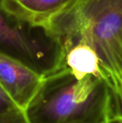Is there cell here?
I'll return each mask as SVG.
<instances>
[{
  "label": "cell",
  "instance_id": "3",
  "mask_svg": "<svg viewBox=\"0 0 122 123\" xmlns=\"http://www.w3.org/2000/svg\"><path fill=\"white\" fill-rule=\"evenodd\" d=\"M0 53L44 77L65 67L64 49L59 38L13 19L1 8Z\"/></svg>",
  "mask_w": 122,
  "mask_h": 123
},
{
  "label": "cell",
  "instance_id": "2",
  "mask_svg": "<svg viewBox=\"0 0 122 123\" xmlns=\"http://www.w3.org/2000/svg\"><path fill=\"white\" fill-rule=\"evenodd\" d=\"M49 33L68 42L77 37L93 46L104 79L122 114V0H85L51 25Z\"/></svg>",
  "mask_w": 122,
  "mask_h": 123
},
{
  "label": "cell",
  "instance_id": "1",
  "mask_svg": "<svg viewBox=\"0 0 122 123\" xmlns=\"http://www.w3.org/2000/svg\"><path fill=\"white\" fill-rule=\"evenodd\" d=\"M25 112L30 123H105L119 118L116 97L104 79H77L66 67L44 77Z\"/></svg>",
  "mask_w": 122,
  "mask_h": 123
},
{
  "label": "cell",
  "instance_id": "7",
  "mask_svg": "<svg viewBox=\"0 0 122 123\" xmlns=\"http://www.w3.org/2000/svg\"><path fill=\"white\" fill-rule=\"evenodd\" d=\"M0 123H30L26 112L0 86Z\"/></svg>",
  "mask_w": 122,
  "mask_h": 123
},
{
  "label": "cell",
  "instance_id": "6",
  "mask_svg": "<svg viewBox=\"0 0 122 123\" xmlns=\"http://www.w3.org/2000/svg\"><path fill=\"white\" fill-rule=\"evenodd\" d=\"M63 46L65 53V67L77 79L88 75L104 79L99 56L90 43L77 37L64 43Z\"/></svg>",
  "mask_w": 122,
  "mask_h": 123
},
{
  "label": "cell",
  "instance_id": "10",
  "mask_svg": "<svg viewBox=\"0 0 122 123\" xmlns=\"http://www.w3.org/2000/svg\"><path fill=\"white\" fill-rule=\"evenodd\" d=\"M121 119H122V114H121Z\"/></svg>",
  "mask_w": 122,
  "mask_h": 123
},
{
  "label": "cell",
  "instance_id": "5",
  "mask_svg": "<svg viewBox=\"0 0 122 123\" xmlns=\"http://www.w3.org/2000/svg\"><path fill=\"white\" fill-rule=\"evenodd\" d=\"M44 79L23 63L0 53V86L24 111Z\"/></svg>",
  "mask_w": 122,
  "mask_h": 123
},
{
  "label": "cell",
  "instance_id": "8",
  "mask_svg": "<svg viewBox=\"0 0 122 123\" xmlns=\"http://www.w3.org/2000/svg\"><path fill=\"white\" fill-rule=\"evenodd\" d=\"M85 1V0H75V2L73 3V5H72V6H71V8H70V9H69L68 11H67L66 13H64V14H63V15H62V16H60V17H59V18H62V17L64 16V15H66V14H68V13H70V12H72V11H73V10H75V8H78V7L80 6V4H82V3H83ZM58 18H57V19H58ZM57 19H55V20H57ZM55 20H54V21H55ZM52 24H53V23H52Z\"/></svg>",
  "mask_w": 122,
  "mask_h": 123
},
{
  "label": "cell",
  "instance_id": "9",
  "mask_svg": "<svg viewBox=\"0 0 122 123\" xmlns=\"http://www.w3.org/2000/svg\"><path fill=\"white\" fill-rule=\"evenodd\" d=\"M105 123H122V119L121 118H114L110 120V122H107Z\"/></svg>",
  "mask_w": 122,
  "mask_h": 123
},
{
  "label": "cell",
  "instance_id": "4",
  "mask_svg": "<svg viewBox=\"0 0 122 123\" xmlns=\"http://www.w3.org/2000/svg\"><path fill=\"white\" fill-rule=\"evenodd\" d=\"M75 0H0V8L13 19L49 33L52 23Z\"/></svg>",
  "mask_w": 122,
  "mask_h": 123
}]
</instances>
